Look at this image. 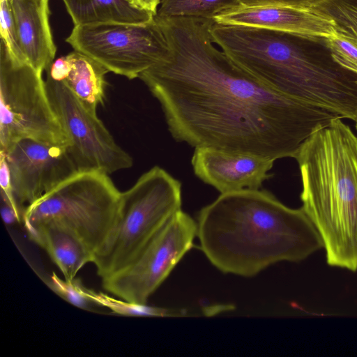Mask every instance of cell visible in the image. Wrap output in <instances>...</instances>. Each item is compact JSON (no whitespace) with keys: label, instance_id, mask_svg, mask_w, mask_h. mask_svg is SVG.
<instances>
[{"label":"cell","instance_id":"cell-1","mask_svg":"<svg viewBox=\"0 0 357 357\" xmlns=\"http://www.w3.org/2000/svg\"><path fill=\"white\" fill-rule=\"evenodd\" d=\"M154 18L169 53L139 78L176 141L275 161L295 158L312 134L342 119L273 91L238 66L213 42V20Z\"/></svg>","mask_w":357,"mask_h":357},{"label":"cell","instance_id":"cell-2","mask_svg":"<svg viewBox=\"0 0 357 357\" xmlns=\"http://www.w3.org/2000/svg\"><path fill=\"white\" fill-rule=\"evenodd\" d=\"M203 252L225 273L252 277L270 265L298 262L324 247L303 208H291L260 189L220 194L199 213Z\"/></svg>","mask_w":357,"mask_h":357},{"label":"cell","instance_id":"cell-3","mask_svg":"<svg viewBox=\"0 0 357 357\" xmlns=\"http://www.w3.org/2000/svg\"><path fill=\"white\" fill-rule=\"evenodd\" d=\"M342 119L318 130L295 158L303 208L319 231L328 264L357 271V136Z\"/></svg>","mask_w":357,"mask_h":357},{"label":"cell","instance_id":"cell-4","mask_svg":"<svg viewBox=\"0 0 357 357\" xmlns=\"http://www.w3.org/2000/svg\"><path fill=\"white\" fill-rule=\"evenodd\" d=\"M181 183L155 166L121 192L118 218L109 238L93 262L103 280L130 264L178 211Z\"/></svg>","mask_w":357,"mask_h":357},{"label":"cell","instance_id":"cell-5","mask_svg":"<svg viewBox=\"0 0 357 357\" xmlns=\"http://www.w3.org/2000/svg\"><path fill=\"white\" fill-rule=\"evenodd\" d=\"M109 174L80 171L26 207V229L52 222L78 235L95 253L109 238L116 224L120 192Z\"/></svg>","mask_w":357,"mask_h":357},{"label":"cell","instance_id":"cell-6","mask_svg":"<svg viewBox=\"0 0 357 357\" xmlns=\"http://www.w3.org/2000/svg\"><path fill=\"white\" fill-rule=\"evenodd\" d=\"M24 139L68 146L42 73L17 59L0 42V152Z\"/></svg>","mask_w":357,"mask_h":357},{"label":"cell","instance_id":"cell-7","mask_svg":"<svg viewBox=\"0 0 357 357\" xmlns=\"http://www.w3.org/2000/svg\"><path fill=\"white\" fill-rule=\"evenodd\" d=\"M66 41L102 65L109 72L129 79L167 57L169 47L157 22L75 25Z\"/></svg>","mask_w":357,"mask_h":357},{"label":"cell","instance_id":"cell-8","mask_svg":"<svg viewBox=\"0 0 357 357\" xmlns=\"http://www.w3.org/2000/svg\"><path fill=\"white\" fill-rule=\"evenodd\" d=\"M197 234V222L180 210L130 264L101 280L103 289L122 300L146 304L152 294L193 246Z\"/></svg>","mask_w":357,"mask_h":357},{"label":"cell","instance_id":"cell-9","mask_svg":"<svg viewBox=\"0 0 357 357\" xmlns=\"http://www.w3.org/2000/svg\"><path fill=\"white\" fill-rule=\"evenodd\" d=\"M53 110L68 140L67 149L77 169L107 174L130 168L132 158L119 146L97 116L60 80L45 81Z\"/></svg>","mask_w":357,"mask_h":357},{"label":"cell","instance_id":"cell-10","mask_svg":"<svg viewBox=\"0 0 357 357\" xmlns=\"http://www.w3.org/2000/svg\"><path fill=\"white\" fill-rule=\"evenodd\" d=\"M1 153L9 168L13 197L23 214L26 206L79 172L67 146L24 139Z\"/></svg>","mask_w":357,"mask_h":357},{"label":"cell","instance_id":"cell-11","mask_svg":"<svg viewBox=\"0 0 357 357\" xmlns=\"http://www.w3.org/2000/svg\"><path fill=\"white\" fill-rule=\"evenodd\" d=\"M274 160L221 149L195 148L191 163L195 174L220 194L260 189L270 177Z\"/></svg>","mask_w":357,"mask_h":357},{"label":"cell","instance_id":"cell-12","mask_svg":"<svg viewBox=\"0 0 357 357\" xmlns=\"http://www.w3.org/2000/svg\"><path fill=\"white\" fill-rule=\"evenodd\" d=\"M224 24L264 28L293 34L328 38L337 35L333 21L312 9L287 6L239 5L213 19Z\"/></svg>","mask_w":357,"mask_h":357},{"label":"cell","instance_id":"cell-13","mask_svg":"<svg viewBox=\"0 0 357 357\" xmlns=\"http://www.w3.org/2000/svg\"><path fill=\"white\" fill-rule=\"evenodd\" d=\"M10 1L25 62L39 72L46 71L56 52L49 21V0Z\"/></svg>","mask_w":357,"mask_h":357},{"label":"cell","instance_id":"cell-14","mask_svg":"<svg viewBox=\"0 0 357 357\" xmlns=\"http://www.w3.org/2000/svg\"><path fill=\"white\" fill-rule=\"evenodd\" d=\"M47 75L62 81L91 112L105 98V75L109 72L90 56L76 50L54 61L46 70Z\"/></svg>","mask_w":357,"mask_h":357},{"label":"cell","instance_id":"cell-15","mask_svg":"<svg viewBox=\"0 0 357 357\" xmlns=\"http://www.w3.org/2000/svg\"><path fill=\"white\" fill-rule=\"evenodd\" d=\"M26 231L29 238L47 252L66 280L75 279L83 266L93 262L94 253L78 235L64 226L47 222Z\"/></svg>","mask_w":357,"mask_h":357},{"label":"cell","instance_id":"cell-16","mask_svg":"<svg viewBox=\"0 0 357 357\" xmlns=\"http://www.w3.org/2000/svg\"><path fill=\"white\" fill-rule=\"evenodd\" d=\"M75 25L107 22L142 24L155 13L135 5L132 0H63Z\"/></svg>","mask_w":357,"mask_h":357},{"label":"cell","instance_id":"cell-17","mask_svg":"<svg viewBox=\"0 0 357 357\" xmlns=\"http://www.w3.org/2000/svg\"><path fill=\"white\" fill-rule=\"evenodd\" d=\"M239 5L238 0H160L155 17L213 20L218 15Z\"/></svg>","mask_w":357,"mask_h":357},{"label":"cell","instance_id":"cell-18","mask_svg":"<svg viewBox=\"0 0 357 357\" xmlns=\"http://www.w3.org/2000/svg\"><path fill=\"white\" fill-rule=\"evenodd\" d=\"M310 9L332 20L337 33L357 45V0H323Z\"/></svg>","mask_w":357,"mask_h":357},{"label":"cell","instance_id":"cell-19","mask_svg":"<svg viewBox=\"0 0 357 357\" xmlns=\"http://www.w3.org/2000/svg\"><path fill=\"white\" fill-rule=\"evenodd\" d=\"M88 295L95 305H101L116 314L128 317H174L183 316L181 310L138 304L109 296L102 292L88 289Z\"/></svg>","mask_w":357,"mask_h":357},{"label":"cell","instance_id":"cell-20","mask_svg":"<svg viewBox=\"0 0 357 357\" xmlns=\"http://www.w3.org/2000/svg\"><path fill=\"white\" fill-rule=\"evenodd\" d=\"M44 279L46 285L66 301L82 310H92L95 304L88 295V288L79 279L63 280L54 273Z\"/></svg>","mask_w":357,"mask_h":357},{"label":"cell","instance_id":"cell-21","mask_svg":"<svg viewBox=\"0 0 357 357\" xmlns=\"http://www.w3.org/2000/svg\"><path fill=\"white\" fill-rule=\"evenodd\" d=\"M0 31L1 39L5 42L11 54L19 61L25 62L10 0H0Z\"/></svg>","mask_w":357,"mask_h":357},{"label":"cell","instance_id":"cell-22","mask_svg":"<svg viewBox=\"0 0 357 357\" xmlns=\"http://www.w3.org/2000/svg\"><path fill=\"white\" fill-rule=\"evenodd\" d=\"M324 39L335 61L357 73V45L337 33Z\"/></svg>","mask_w":357,"mask_h":357},{"label":"cell","instance_id":"cell-23","mask_svg":"<svg viewBox=\"0 0 357 357\" xmlns=\"http://www.w3.org/2000/svg\"><path fill=\"white\" fill-rule=\"evenodd\" d=\"M241 5L256 6H287L295 8L310 9L323 0H238Z\"/></svg>","mask_w":357,"mask_h":357},{"label":"cell","instance_id":"cell-24","mask_svg":"<svg viewBox=\"0 0 357 357\" xmlns=\"http://www.w3.org/2000/svg\"><path fill=\"white\" fill-rule=\"evenodd\" d=\"M2 202L3 205L1 209V214L5 224L11 225L16 221L20 222L21 220H23L22 215L12 206L6 202Z\"/></svg>","mask_w":357,"mask_h":357},{"label":"cell","instance_id":"cell-25","mask_svg":"<svg viewBox=\"0 0 357 357\" xmlns=\"http://www.w3.org/2000/svg\"><path fill=\"white\" fill-rule=\"evenodd\" d=\"M139 7L146 9L155 14L160 0H132Z\"/></svg>","mask_w":357,"mask_h":357},{"label":"cell","instance_id":"cell-26","mask_svg":"<svg viewBox=\"0 0 357 357\" xmlns=\"http://www.w3.org/2000/svg\"><path fill=\"white\" fill-rule=\"evenodd\" d=\"M356 129H357V121H356Z\"/></svg>","mask_w":357,"mask_h":357}]
</instances>
